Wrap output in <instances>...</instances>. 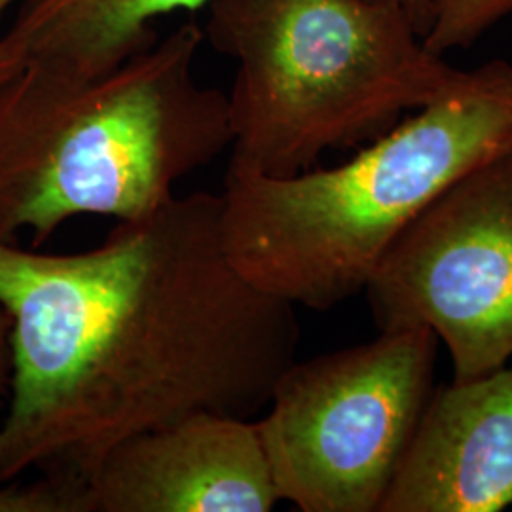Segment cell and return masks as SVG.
Instances as JSON below:
<instances>
[{
    "instance_id": "1",
    "label": "cell",
    "mask_w": 512,
    "mask_h": 512,
    "mask_svg": "<svg viewBox=\"0 0 512 512\" xmlns=\"http://www.w3.org/2000/svg\"><path fill=\"white\" fill-rule=\"evenodd\" d=\"M12 378L0 482L88 478L114 446L194 412L255 418L296 361V306L232 264L220 194L118 220L84 253L0 239Z\"/></svg>"
},
{
    "instance_id": "2",
    "label": "cell",
    "mask_w": 512,
    "mask_h": 512,
    "mask_svg": "<svg viewBox=\"0 0 512 512\" xmlns=\"http://www.w3.org/2000/svg\"><path fill=\"white\" fill-rule=\"evenodd\" d=\"M203 40L186 21L97 74L23 61L0 84V239L143 219L228 150V97L196 74Z\"/></svg>"
},
{
    "instance_id": "3",
    "label": "cell",
    "mask_w": 512,
    "mask_h": 512,
    "mask_svg": "<svg viewBox=\"0 0 512 512\" xmlns=\"http://www.w3.org/2000/svg\"><path fill=\"white\" fill-rule=\"evenodd\" d=\"M512 148V67L492 61L334 167L226 171L220 230L232 264L293 306L365 293L391 245L476 165Z\"/></svg>"
},
{
    "instance_id": "4",
    "label": "cell",
    "mask_w": 512,
    "mask_h": 512,
    "mask_svg": "<svg viewBox=\"0 0 512 512\" xmlns=\"http://www.w3.org/2000/svg\"><path fill=\"white\" fill-rule=\"evenodd\" d=\"M203 35L238 69L228 169L289 177L370 143L467 71L427 50L391 0H211Z\"/></svg>"
},
{
    "instance_id": "5",
    "label": "cell",
    "mask_w": 512,
    "mask_h": 512,
    "mask_svg": "<svg viewBox=\"0 0 512 512\" xmlns=\"http://www.w3.org/2000/svg\"><path fill=\"white\" fill-rule=\"evenodd\" d=\"M439 338L380 330L294 361L256 427L281 501L302 512H380L435 391Z\"/></svg>"
},
{
    "instance_id": "6",
    "label": "cell",
    "mask_w": 512,
    "mask_h": 512,
    "mask_svg": "<svg viewBox=\"0 0 512 512\" xmlns=\"http://www.w3.org/2000/svg\"><path fill=\"white\" fill-rule=\"evenodd\" d=\"M365 294L378 330H433L454 382L509 365L512 148L442 190L391 245Z\"/></svg>"
},
{
    "instance_id": "7",
    "label": "cell",
    "mask_w": 512,
    "mask_h": 512,
    "mask_svg": "<svg viewBox=\"0 0 512 512\" xmlns=\"http://www.w3.org/2000/svg\"><path fill=\"white\" fill-rule=\"evenodd\" d=\"M93 512H270L281 503L255 418L194 412L114 446Z\"/></svg>"
},
{
    "instance_id": "8",
    "label": "cell",
    "mask_w": 512,
    "mask_h": 512,
    "mask_svg": "<svg viewBox=\"0 0 512 512\" xmlns=\"http://www.w3.org/2000/svg\"><path fill=\"white\" fill-rule=\"evenodd\" d=\"M512 505V365L435 387L380 512Z\"/></svg>"
},
{
    "instance_id": "9",
    "label": "cell",
    "mask_w": 512,
    "mask_h": 512,
    "mask_svg": "<svg viewBox=\"0 0 512 512\" xmlns=\"http://www.w3.org/2000/svg\"><path fill=\"white\" fill-rule=\"evenodd\" d=\"M211 0H27L4 40L23 61L74 73L114 69L158 33L154 19L207 8Z\"/></svg>"
},
{
    "instance_id": "10",
    "label": "cell",
    "mask_w": 512,
    "mask_h": 512,
    "mask_svg": "<svg viewBox=\"0 0 512 512\" xmlns=\"http://www.w3.org/2000/svg\"><path fill=\"white\" fill-rule=\"evenodd\" d=\"M512 14V0H431V25L423 42L446 57L467 50L495 23Z\"/></svg>"
},
{
    "instance_id": "11",
    "label": "cell",
    "mask_w": 512,
    "mask_h": 512,
    "mask_svg": "<svg viewBox=\"0 0 512 512\" xmlns=\"http://www.w3.org/2000/svg\"><path fill=\"white\" fill-rule=\"evenodd\" d=\"M0 488V512H93L84 478L44 473L33 482L6 480Z\"/></svg>"
},
{
    "instance_id": "12",
    "label": "cell",
    "mask_w": 512,
    "mask_h": 512,
    "mask_svg": "<svg viewBox=\"0 0 512 512\" xmlns=\"http://www.w3.org/2000/svg\"><path fill=\"white\" fill-rule=\"evenodd\" d=\"M12 321L0 306V406L8 399L12 378Z\"/></svg>"
},
{
    "instance_id": "13",
    "label": "cell",
    "mask_w": 512,
    "mask_h": 512,
    "mask_svg": "<svg viewBox=\"0 0 512 512\" xmlns=\"http://www.w3.org/2000/svg\"><path fill=\"white\" fill-rule=\"evenodd\" d=\"M395 2L406 18L410 19V23L414 25V29L420 33L421 37L427 35L429 25H431V0H391Z\"/></svg>"
},
{
    "instance_id": "14",
    "label": "cell",
    "mask_w": 512,
    "mask_h": 512,
    "mask_svg": "<svg viewBox=\"0 0 512 512\" xmlns=\"http://www.w3.org/2000/svg\"><path fill=\"white\" fill-rule=\"evenodd\" d=\"M14 2L16 0H0V16ZM19 67H21V57L18 52L4 38H0V84L6 82L12 74L18 71Z\"/></svg>"
}]
</instances>
